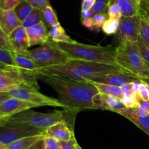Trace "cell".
<instances>
[{
    "label": "cell",
    "instance_id": "obj_50",
    "mask_svg": "<svg viewBox=\"0 0 149 149\" xmlns=\"http://www.w3.org/2000/svg\"><path fill=\"white\" fill-rule=\"evenodd\" d=\"M140 78V77H139ZM140 80H142V81H143L144 83H147V84L149 86V78H140Z\"/></svg>",
    "mask_w": 149,
    "mask_h": 149
},
{
    "label": "cell",
    "instance_id": "obj_47",
    "mask_svg": "<svg viewBox=\"0 0 149 149\" xmlns=\"http://www.w3.org/2000/svg\"><path fill=\"white\" fill-rule=\"evenodd\" d=\"M8 122V118H1L0 119V127H3L4 124H6Z\"/></svg>",
    "mask_w": 149,
    "mask_h": 149
},
{
    "label": "cell",
    "instance_id": "obj_7",
    "mask_svg": "<svg viewBox=\"0 0 149 149\" xmlns=\"http://www.w3.org/2000/svg\"><path fill=\"white\" fill-rule=\"evenodd\" d=\"M12 97L33 104L37 107L52 106L68 109L59 99L49 97L39 91V89L28 85H22L19 87L12 89L8 92Z\"/></svg>",
    "mask_w": 149,
    "mask_h": 149
},
{
    "label": "cell",
    "instance_id": "obj_10",
    "mask_svg": "<svg viewBox=\"0 0 149 149\" xmlns=\"http://www.w3.org/2000/svg\"><path fill=\"white\" fill-rule=\"evenodd\" d=\"M45 136L53 137L60 142L69 141L75 137L74 126L68 124L67 121H60L46 129Z\"/></svg>",
    "mask_w": 149,
    "mask_h": 149
},
{
    "label": "cell",
    "instance_id": "obj_23",
    "mask_svg": "<svg viewBox=\"0 0 149 149\" xmlns=\"http://www.w3.org/2000/svg\"><path fill=\"white\" fill-rule=\"evenodd\" d=\"M89 81L91 82L95 86V88L97 89L99 93H106V94L111 95V96H116V97H119L120 99L123 97V93H122L120 87L111 86V85L96 83V82H93L92 80H89Z\"/></svg>",
    "mask_w": 149,
    "mask_h": 149
},
{
    "label": "cell",
    "instance_id": "obj_39",
    "mask_svg": "<svg viewBox=\"0 0 149 149\" xmlns=\"http://www.w3.org/2000/svg\"><path fill=\"white\" fill-rule=\"evenodd\" d=\"M138 43L144 59L146 60V61L147 64H148L149 66V48L144 43V42L140 38V37L139 39H138Z\"/></svg>",
    "mask_w": 149,
    "mask_h": 149
},
{
    "label": "cell",
    "instance_id": "obj_15",
    "mask_svg": "<svg viewBox=\"0 0 149 149\" xmlns=\"http://www.w3.org/2000/svg\"><path fill=\"white\" fill-rule=\"evenodd\" d=\"M9 39L14 52H26L30 48L26 29L22 26H19L10 34Z\"/></svg>",
    "mask_w": 149,
    "mask_h": 149
},
{
    "label": "cell",
    "instance_id": "obj_34",
    "mask_svg": "<svg viewBox=\"0 0 149 149\" xmlns=\"http://www.w3.org/2000/svg\"><path fill=\"white\" fill-rule=\"evenodd\" d=\"M140 79V78H139ZM138 93L142 101L149 100V86L141 80L139 85Z\"/></svg>",
    "mask_w": 149,
    "mask_h": 149
},
{
    "label": "cell",
    "instance_id": "obj_4",
    "mask_svg": "<svg viewBox=\"0 0 149 149\" xmlns=\"http://www.w3.org/2000/svg\"><path fill=\"white\" fill-rule=\"evenodd\" d=\"M77 110L63 109V110H54L49 112H39L31 110L20 112L8 118V121L24 123L37 128L46 129L48 127L60 121H65L74 126Z\"/></svg>",
    "mask_w": 149,
    "mask_h": 149
},
{
    "label": "cell",
    "instance_id": "obj_9",
    "mask_svg": "<svg viewBox=\"0 0 149 149\" xmlns=\"http://www.w3.org/2000/svg\"><path fill=\"white\" fill-rule=\"evenodd\" d=\"M119 42H138L140 36V16H122L118 31Z\"/></svg>",
    "mask_w": 149,
    "mask_h": 149
},
{
    "label": "cell",
    "instance_id": "obj_37",
    "mask_svg": "<svg viewBox=\"0 0 149 149\" xmlns=\"http://www.w3.org/2000/svg\"><path fill=\"white\" fill-rule=\"evenodd\" d=\"M135 110L138 115H141V116L149 115V100L141 101L138 108Z\"/></svg>",
    "mask_w": 149,
    "mask_h": 149
},
{
    "label": "cell",
    "instance_id": "obj_30",
    "mask_svg": "<svg viewBox=\"0 0 149 149\" xmlns=\"http://www.w3.org/2000/svg\"><path fill=\"white\" fill-rule=\"evenodd\" d=\"M108 18L107 13H102L95 14L93 17L92 18V26L90 30L95 31V32H98L101 29L102 26L106 21Z\"/></svg>",
    "mask_w": 149,
    "mask_h": 149
},
{
    "label": "cell",
    "instance_id": "obj_20",
    "mask_svg": "<svg viewBox=\"0 0 149 149\" xmlns=\"http://www.w3.org/2000/svg\"><path fill=\"white\" fill-rule=\"evenodd\" d=\"M141 0H112L120 7L123 16L138 15Z\"/></svg>",
    "mask_w": 149,
    "mask_h": 149
},
{
    "label": "cell",
    "instance_id": "obj_5",
    "mask_svg": "<svg viewBox=\"0 0 149 149\" xmlns=\"http://www.w3.org/2000/svg\"><path fill=\"white\" fill-rule=\"evenodd\" d=\"M29 53L39 70L52 66L65 64L69 60L67 54L58 46V42L49 39Z\"/></svg>",
    "mask_w": 149,
    "mask_h": 149
},
{
    "label": "cell",
    "instance_id": "obj_24",
    "mask_svg": "<svg viewBox=\"0 0 149 149\" xmlns=\"http://www.w3.org/2000/svg\"><path fill=\"white\" fill-rule=\"evenodd\" d=\"M41 11H42V22L47 28H50L54 25L60 23L58 16L51 5L47 6Z\"/></svg>",
    "mask_w": 149,
    "mask_h": 149
},
{
    "label": "cell",
    "instance_id": "obj_19",
    "mask_svg": "<svg viewBox=\"0 0 149 149\" xmlns=\"http://www.w3.org/2000/svg\"><path fill=\"white\" fill-rule=\"evenodd\" d=\"M0 71L22 74L15 62L13 51L0 48Z\"/></svg>",
    "mask_w": 149,
    "mask_h": 149
},
{
    "label": "cell",
    "instance_id": "obj_8",
    "mask_svg": "<svg viewBox=\"0 0 149 149\" xmlns=\"http://www.w3.org/2000/svg\"><path fill=\"white\" fill-rule=\"evenodd\" d=\"M45 130L24 123L8 121L0 127V141L8 145L19 139L26 137L39 134L45 135Z\"/></svg>",
    "mask_w": 149,
    "mask_h": 149
},
{
    "label": "cell",
    "instance_id": "obj_32",
    "mask_svg": "<svg viewBox=\"0 0 149 149\" xmlns=\"http://www.w3.org/2000/svg\"><path fill=\"white\" fill-rule=\"evenodd\" d=\"M108 18L109 19H113V20H119L122 16V10L120 7L116 3L112 2L109 5V8L107 10Z\"/></svg>",
    "mask_w": 149,
    "mask_h": 149
},
{
    "label": "cell",
    "instance_id": "obj_43",
    "mask_svg": "<svg viewBox=\"0 0 149 149\" xmlns=\"http://www.w3.org/2000/svg\"><path fill=\"white\" fill-rule=\"evenodd\" d=\"M96 0H83L81 3V10H91Z\"/></svg>",
    "mask_w": 149,
    "mask_h": 149
},
{
    "label": "cell",
    "instance_id": "obj_21",
    "mask_svg": "<svg viewBox=\"0 0 149 149\" xmlns=\"http://www.w3.org/2000/svg\"><path fill=\"white\" fill-rule=\"evenodd\" d=\"M44 137H45V135L39 134V135L30 136V137L19 139L9 144L7 149H29L35 143L44 139Z\"/></svg>",
    "mask_w": 149,
    "mask_h": 149
},
{
    "label": "cell",
    "instance_id": "obj_17",
    "mask_svg": "<svg viewBox=\"0 0 149 149\" xmlns=\"http://www.w3.org/2000/svg\"><path fill=\"white\" fill-rule=\"evenodd\" d=\"M20 26H22V22L19 20L14 10H1L0 13V26L7 35L10 36L13 31Z\"/></svg>",
    "mask_w": 149,
    "mask_h": 149
},
{
    "label": "cell",
    "instance_id": "obj_27",
    "mask_svg": "<svg viewBox=\"0 0 149 149\" xmlns=\"http://www.w3.org/2000/svg\"><path fill=\"white\" fill-rule=\"evenodd\" d=\"M119 20H113V19L108 18L102 26V31L107 35H113L116 34L119 31Z\"/></svg>",
    "mask_w": 149,
    "mask_h": 149
},
{
    "label": "cell",
    "instance_id": "obj_51",
    "mask_svg": "<svg viewBox=\"0 0 149 149\" xmlns=\"http://www.w3.org/2000/svg\"><path fill=\"white\" fill-rule=\"evenodd\" d=\"M76 149H82V148H81L80 147L79 145V144H77V148H76Z\"/></svg>",
    "mask_w": 149,
    "mask_h": 149
},
{
    "label": "cell",
    "instance_id": "obj_14",
    "mask_svg": "<svg viewBox=\"0 0 149 149\" xmlns=\"http://www.w3.org/2000/svg\"><path fill=\"white\" fill-rule=\"evenodd\" d=\"M22 85L29 86L22 74L0 71V92H9Z\"/></svg>",
    "mask_w": 149,
    "mask_h": 149
},
{
    "label": "cell",
    "instance_id": "obj_31",
    "mask_svg": "<svg viewBox=\"0 0 149 149\" xmlns=\"http://www.w3.org/2000/svg\"><path fill=\"white\" fill-rule=\"evenodd\" d=\"M111 4V0H96L91 10H93L94 14L107 13L106 11Z\"/></svg>",
    "mask_w": 149,
    "mask_h": 149
},
{
    "label": "cell",
    "instance_id": "obj_48",
    "mask_svg": "<svg viewBox=\"0 0 149 149\" xmlns=\"http://www.w3.org/2000/svg\"><path fill=\"white\" fill-rule=\"evenodd\" d=\"M0 36H2V37H6V38H9L8 35H7V34H6L5 32L2 30V29L1 28V26H0Z\"/></svg>",
    "mask_w": 149,
    "mask_h": 149
},
{
    "label": "cell",
    "instance_id": "obj_45",
    "mask_svg": "<svg viewBox=\"0 0 149 149\" xmlns=\"http://www.w3.org/2000/svg\"><path fill=\"white\" fill-rule=\"evenodd\" d=\"M29 149H45V145H44V139L39 140V142H37L36 143H35L34 145L31 146V148H29Z\"/></svg>",
    "mask_w": 149,
    "mask_h": 149
},
{
    "label": "cell",
    "instance_id": "obj_49",
    "mask_svg": "<svg viewBox=\"0 0 149 149\" xmlns=\"http://www.w3.org/2000/svg\"><path fill=\"white\" fill-rule=\"evenodd\" d=\"M7 145L3 143L2 142L0 141V149H7Z\"/></svg>",
    "mask_w": 149,
    "mask_h": 149
},
{
    "label": "cell",
    "instance_id": "obj_13",
    "mask_svg": "<svg viewBox=\"0 0 149 149\" xmlns=\"http://www.w3.org/2000/svg\"><path fill=\"white\" fill-rule=\"evenodd\" d=\"M90 80L96 82V83L121 87L125 83H132V82L136 81V80H140V79L139 77L133 75V74L127 72H122L113 73V74H109L107 75L102 76V77H95V78Z\"/></svg>",
    "mask_w": 149,
    "mask_h": 149
},
{
    "label": "cell",
    "instance_id": "obj_44",
    "mask_svg": "<svg viewBox=\"0 0 149 149\" xmlns=\"http://www.w3.org/2000/svg\"><path fill=\"white\" fill-rule=\"evenodd\" d=\"M93 10H81V20H84V19H89L91 18L94 15Z\"/></svg>",
    "mask_w": 149,
    "mask_h": 149
},
{
    "label": "cell",
    "instance_id": "obj_18",
    "mask_svg": "<svg viewBox=\"0 0 149 149\" xmlns=\"http://www.w3.org/2000/svg\"><path fill=\"white\" fill-rule=\"evenodd\" d=\"M116 112L123 115L124 117L132 121L149 136V115L141 116L138 115L136 110L128 108H122L116 111Z\"/></svg>",
    "mask_w": 149,
    "mask_h": 149
},
{
    "label": "cell",
    "instance_id": "obj_28",
    "mask_svg": "<svg viewBox=\"0 0 149 149\" xmlns=\"http://www.w3.org/2000/svg\"><path fill=\"white\" fill-rule=\"evenodd\" d=\"M121 99L126 108H132V109L138 108L142 101L138 93H134L128 96H123Z\"/></svg>",
    "mask_w": 149,
    "mask_h": 149
},
{
    "label": "cell",
    "instance_id": "obj_35",
    "mask_svg": "<svg viewBox=\"0 0 149 149\" xmlns=\"http://www.w3.org/2000/svg\"><path fill=\"white\" fill-rule=\"evenodd\" d=\"M139 15L143 17L149 22V0H141Z\"/></svg>",
    "mask_w": 149,
    "mask_h": 149
},
{
    "label": "cell",
    "instance_id": "obj_2",
    "mask_svg": "<svg viewBox=\"0 0 149 149\" xmlns=\"http://www.w3.org/2000/svg\"><path fill=\"white\" fill-rule=\"evenodd\" d=\"M58 45L69 59L119 66L116 61V47L86 45L74 40L72 42H58Z\"/></svg>",
    "mask_w": 149,
    "mask_h": 149
},
{
    "label": "cell",
    "instance_id": "obj_26",
    "mask_svg": "<svg viewBox=\"0 0 149 149\" xmlns=\"http://www.w3.org/2000/svg\"><path fill=\"white\" fill-rule=\"evenodd\" d=\"M42 21V11L39 9L33 8V11L29 15V17L22 23V26L27 29V28L31 27Z\"/></svg>",
    "mask_w": 149,
    "mask_h": 149
},
{
    "label": "cell",
    "instance_id": "obj_6",
    "mask_svg": "<svg viewBox=\"0 0 149 149\" xmlns=\"http://www.w3.org/2000/svg\"><path fill=\"white\" fill-rule=\"evenodd\" d=\"M66 63L79 76L82 81L93 80L95 77H102L113 73L127 72L119 66L109 65L91 61L69 59Z\"/></svg>",
    "mask_w": 149,
    "mask_h": 149
},
{
    "label": "cell",
    "instance_id": "obj_11",
    "mask_svg": "<svg viewBox=\"0 0 149 149\" xmlns=\"http://www.w3.org/2000/svg\"><path fill=\"white\" fill-rule=\"evenodd\" d=\"M93 103L96 110H111L115 112L119 110L126 108L120 98L99 92L93 97Z\"/></svg>",
    "mask_w": 149,
    "mask_h": 149
},
{
    "label": "cell",
    "instance_id": "obj_16",
    "mask_svg": "<svg viewBox=\"0 0 149 149\" xmlns=\"http://www.w3.org/2000/svg\"><path fill=\"white\" fill-rule=\"evenodd\" d=\"M29 37L30 47L33 45H42L49 39V30L43 22L26 29Z\"/></svg>",
    "mask_w": 149,
    "mask_h": 149
},
{
    "label": "cell",
    "instance_id": "obj_29",
    "mask_svg": "<svg viewBox=\"0 0 149 149\" xmlns=\"http://www.w3.org/2000/svg\"><path fill=\"white\" fill-rule=\"evenodd\" d=\"M140 16V38L149 48V22Z\"/></svg>",
    "mask_w": 149,
    "mask_h": 149
},
{
    "label": "cell",
    "instance_id": "obj_3",
    "mask_svg": "<svg viewBox=\"0 0 149 149\" xmlns=\"http://www.w3.org/2000/svg\"><path fill=\"white\" fill-rule=\"evenodd\" d=\"M118 65L140 78H149V66L144 59L138 42H121L116 47Z\"/></svg>",
    "mask_w": 149,
    "mask_h": 149
},
{
    "label": "cell",
    "instance_id": "obj_41",
    "mask_svg": "<svg viewBox=\"0 0 149 149\" xmlns=\"http://www.w3.org/2000/svg\"><path fill=\"white\" fill-rule=\"evenodd\" d=\"M0 48L1 49L7 50V51H13V47L10 44L9 38L4 37L2 36H0Z\"/></svg>",
    "mask_w": 149,
    "mask_h": 149
},
{
    "label": "cell",
    "instance_id": "obj_1",
    "mask_svg": "<svg viewBox=\"0 0 149 149\" xmlns=\"http://www.w3.org/2000/svg\"><path fill=\"white\" fill-rule=\"evenodd\" d=\"M38 77L57 92L59 100L68 109L79 111L96 110L93 103V97L98 91L89 80L79 81L43 74H39Z\"/></svg>",
    "mask_w": 149,
    "mask_h": 149
},
{
    "label": "cell",
    "instance_id": "obj_52",
    "mask_svg": "<svg viewBox=\"0 0 149 149\" xmlns=\"http://www.w3.org/2000/svg\"><path fill=\"white\" fill-rule=\"evenodd\" d=\"M1 11V0H0V13Z\"/></svg>",
    "mask_w": 149,
    "mask_h": 149
},
{
    "label": "cell",
    "instance_id": "obj_46",
    "mask_svg": "<svg viewBox=\"0 0 149 149\" xmlns=\"http://www.w3.org/2000/svg\"><path fill=\"white\" fill-rule=\"evenodd\" d=\"M10 97L12 96L9 94L8 92H0V105Z\"/></svg>",
    "mask_w": 149,
    "mask_h": 149
},
{
    "label": "cell",
    "instance_id": "obj_53",
    "mask_svg": "<svg viewBox=\"0 0 149 149\" xmlns=\"http://www.w3.org/2000/svg\"><path fill=\"white\" fill-rule=\"evenodd\" d=\"M1 118H4L2 116V115H1V114L0 113V119H1Z\"/></svg>",
    "mask_w": 149,
    "mask_h": 149
},
{
    "label": "cell",
    "instance_id": "obj_12",
    "mask_svg": "<svg viewBox=\"0 0 149 149\" xmlns=\"http://www.w3.org/2000/svg\"><path fill=\"white\" fill-rule=\"evenodd\" d=\"M33 108L38 107L17 98L10 97L0 105V113L4 118H7L12 115Z\"/></svg>",
    "mask_w": 149,
    "mask_h": 149
},
{
    "label": "cell",
    "instance_id": "obj_38",
    "mask_svg": "<svg viewBox=\"0 0 149 149\" xmlns=\"http://www.w3.org/2000/svg\"><path fill=\"white\" fill-rule=\"evenodd\" d=\"M21 1L23 0H1V10H14Z\"/></svg>",
    "mask_w": 149,
    "mask_h": 149
},
{
    "label": "cell",
    "instance_id": "obj_33",
    "mask_svg": "<svg viewBox=\"0 0 149 149\" xmlns=\"http://www.w3.org/2000/svg\"><path fill=\"white\" fill-rule=\"evenodd\" d=\"M44 145L45 149H61V142L53 137L45 136Z\"/></svg>",
    "mask_w": 149,
    "mask_h": 149
},
{
    "label": "cell",
    "instance_id": "obj_40",
    "mask_svg": "<svg viewBox=\"0 0 149 149\" xmlns=\"http://www.w3.org/2000/svg\"><path fill=\"white\" fill-rule=\"evenodd\" d=\"M77 142L76 138L67 142H61V149H76L77 145Z\"/></svg>",
    "mask_w": 149,
    "mask_h": 149
},
{
    "label": "cell",
    "instance_id": "obj_36",
    "mask_svg": "<svg viewBox=\"0 0 149 149\" xmlns=\"http://www.w3.org/2000/svg\"><path fill=\"white\" fill-rule=\"evenodd\" d=\"M26 1L30 3L33 8L39 9L40 10H42L46 7L50 5L49 0H26Z\"/></svg>",
    "mask_w": 149,
    "mask_h": 149
},
{
    "label": "cell",
    "instance_id": "obj_42",
    "mask_svg": "<svg viewBox=\"0 0 149 149\" xmlns=\"http://www.w3.org/2000/svg\"><path fill=\"white\" fill-rule=\"evenodd\" d=\"M132 83H125L123 86H121V90H122V93H123V96H128V95L132 94L134 93H136L133 91V89H132Z\"/></svg>",
    "mask_w": 149,
    "mask_h": 149
},
{
    "label": "cell",
    "instance_id": "obj_54",
    "mask_svg": "<svg viewBox=\"0 0 149 149\" xmlns=\"http://www.w3.org/2000/svg\"><path fill=\"white\" fill-rule=\"evenodd\" d=\"M111 1H112V0H111Z\"/></svg>",
    "mask_w": 149,
    "mask_h": 149
},
{
    "label": "cell",
    "instance_id": "obj_25",
    "mask_svg": "<svg viewBox=\"0 0 149 149\" xmlns=\"http://www.w3.org/2000/svg\"><path fill=\"white\" fill-rule=\"evenodd\" d=\"M33 7L26 0H23L14 9L19 20L23 23L33 11Z\"/></svg>",
    "mask_w": 149,
    "mask_h": 149
},
{
    "label": "cell",
    "instance_id": "obj_22",
    "mask_svg": "<svg viewBox=\"0 0 149 149\" xmlns=\"http://www.w3.org/2000/svg\"><path fill=\"white\" fill-rule=\"evenodd\" d=\"M49 39L55 42H72L74 39H71L66 33L60 23L51 26L49 30Z\"/></svg>",
    "mask_w": 149,
    "mask_h": 149
}]
</instances>
